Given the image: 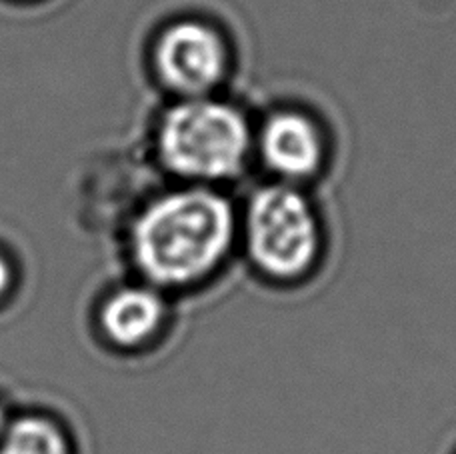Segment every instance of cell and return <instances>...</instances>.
<instances>
[{
  "instance_id": "cell-1",
  "label": "cell",
  "mask_w": 456,
  "mask_h": 454,
  "mask_svg": "<svg viewBox=\"0 0 456 454\" xmlns=\"http://www.w3.org/2000/svg\"><path fill=\"white\" fill-rule=\"evenodd\" d=\"M239 242V215L221 189L181 184L136 216L130 253L144 282L189 293L223 271Z\"/></svg>"
},
{
  "instance_id": "cell-2",
  "label": "cell",
  "mask_w": 456,
  "mask_h": 454,
  "mask_svg": "<svg viewBox=\"0 0 456 454\" xmlns=\"http://www.w3.org/2000/svg\"><path fill=\"white\" fill-rule=\"evenodd\" d=\"M255 126L240 107L221 96L178 99L157 126L162 168L181 184L218 186L239 178L252 158Z\"/></svg>"
},
{
  "instance_id": "cell-3",
  "label": "cell",
  "mask_w": 456,
  "mask_h": 454,
  "mask_svg": "<svg viewBox=\"0 0 456 454\" xmlns=\"http://www.w3.org/2000/svg\"><path fill=\"white\" fill-rule=\"evenodd\" d=\"M239 242L258 277L282 287L311 277L324 253L321 218L303 186L274 181L250 194Z\"/></svg>"
},
{
  "instance_id": "cell-4",
  "label": "cell",
  "mask_w": 456,
  "mask_h": 454,
  "mask_svg": "<svg viewBox=\"0 0 456 454\" xmlns=\"http://www.w3.org/2000/svg\"><path fill=\"white\" fill-rule=\"evenodd\" d=\"M224 32L202 19H178L162 28L152 48L159 80L178 99L216 94L232 70Z\"/></svg>"
},
{
  "instance_id": "cell-5",
  "label": "cell",
  "mask_w": 456,
  "mask_h": 454,
  "mask_svg": "<svg viewBox=\"0 0 456 454\" xmlns=\"http://www.w3.org/2000/svg\"><path fill=\"white\" fill-rule=\"evenodd\" d=\"M252 154L274 182L303 186L319 176L329 160V139L319 118L295 107L274 109L255 128Z\"/></svg>"
},
{
  "instance_id": "cell-6",
  "label": "cell",
  "mask_w": 456,
  "mask_h": 454,
  "mask_svg": "<svg viewBox=\"0 0 456 454\" xmlns=\"http://www.w3.org/2000/svg\"><path fill=\"white\" fill-rule=\"evenodd\" d=\"M170 319L168 295L149 282L122 287L104 303L101 327L118 348H142L157 340Z\"/></svg>"
},
{
  "instance_id": "cell-7",
  "label": "cell",
  "mask_w": 456,
  "mask_h": 454,
  "mask_svg": "<svg viewBox=\"0 0 456 454\" xmlns=\"http://www.w3.org/2000/svg\"><path fill=\"white\" fill-rule=\"evenodd\" d=\"M0 454H69L62 433L45 418H20L8 428Z\"/></svg>"
},
{
  "instance_id": "cell-8",
  "label": "cell",
  "mask_w": 456,
  "mask_h": 454,
  "mask_svg": "<svg viewBox=\"0 0 456 454\" xmlns=\"http://www.w3.org/2000/svg\"><path fill=\"white\" fill-rule=\"evenodd\" d=\"M8 282H11V269H8L4 258H0V295H3L6 290Z\"/></svg>"
},
{
  "instance_id": "cell-9",
  "label": "cell",
  "mask_w": 456,
  "mask_h": 454,
  "mask_svg": "<svg viewBox=\"0 0 456 454\" xmlns=\"http://www.w3.org/2000/svg\"><path fill=\"white\" fill-rule=\"evenodd\" d=\"M4 431V410H3V407H0V433Z\"/></svg>"
}]
</instances>
